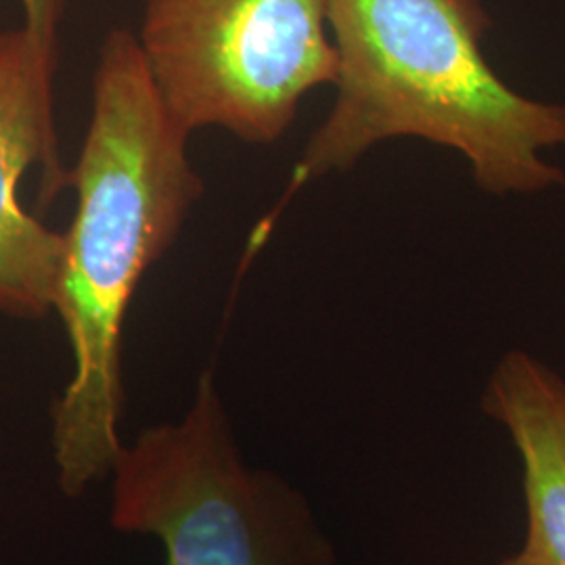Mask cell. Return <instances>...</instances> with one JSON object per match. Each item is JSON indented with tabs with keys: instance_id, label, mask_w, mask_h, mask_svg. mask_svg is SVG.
<instances>
[{
	"instance_id": "1",
	"label": "cell",
	"mask_w": 565,
	"mask_h": 565,
	"mask_svg": "<svg viewBox=\"0 0 565 565\" xmlns=\"http://www.w3.org/2000/svg\"><path fill=\"white\" fill-rule=\"evenodd\" d=\"M189 135L166 111L137 36L114 30L93 78V116L67 182L78 207L63 233L55 308L74 377L53 406L57 482L78 499L121 450V327L142 275L174 242L202 181Z\"/></svg>"
},
{
	"instance_id": "2",
	"label": "cell",
	"mask_w": 565,
	"mask_h": 565,
	"mask_svg": "<svg viewBox=\"0 0 565 565\" xmlns=\"http://www.w3.org/2000/svg\"><path fill=\"white\" fill-rule=\"evenodd\" d=\"M338 97L291 174L342 172L377 142L415 137L459 151L488 195L564 184L546 149L565 147V105L530 99L488 63L482 0H324Z\"/></svg>"
},
{
	"instance_id": "3",
	"label": "cell",
	"mask_w": 565,
	"mask_h": 565,
	"mask_svg": "<svg viewBox=\"0 0 565 565\" xmlns=\"http://www.w3.org/2000/svg\"><path fill=\"white\" fill-rule=\"evenodd\" d=\"M109 478V524L162 541L166 565H338L302 490L245 461L212 373L181 422L121 446Z\"/></svg>"
},
{
	"instance_id": "4",
	"label": "cell",
	"mask_w": 565,
	"mask_h": 565,
	"mask_svg": "<svg viewBox=\"0 0 565 565\" xmlns=\"http://www.w3.org/2000/svg\"><path fill=\"white\" fill-rule=\"evenodd\" d=\"M324 0H147L137 36L170 118L186 135L224 128L273 142L338 53Z\"/></svg>"
},
{
	"instance_id": "5",
	"label": "cell",
	"mask_w": 565,
	"mask_h": 565,
	"mask_svg": "<svg viewBox=\"0 0 565 565\" xmlns=\"http://www.w3.org/2000/svg\"><path fill=\"white\" fill-rule=\"evenodd\" d=\"M57 42L25 25L0 32V312L41 319L55 308L63 233L20 202V182L41 166L44 198L67 184L53 120Z\"/></svg>"
},
{
	"instance_id": "6",
	"label": "cell",
	"mask_w": 565,
	"mask_h": 565,
	"mask_svg": "<svg viewBox=\"0 0 565 565\" xmlns=\"http://www.w3.org/2000/svg\"><path fill=\"white\" fill-rule=\"evenodd\" d=\"M480 404L505 429L522 463L520 551L532 565H565L564 377L524 350H509L494 364Z\"/></svg>"
},
{
	"instance_id": "7",
	"label": "cell",
	"mask_w": 565,
	"mask_h": 565,
	"mask_svg": "<svg viewBox=\"0 0 565 565\" xmlns=\"http://www.w3.org/2000/svg\"><path fill=\"white\" fill-rule=\"evenodd\" d=\"M25 18V28L46 41L57 42L63 0H18Z\"/></svg>"
},
{
	"instance_id": "8",
	"label": "cell",
	"mask_w": 565,
	"mask_h": 565,
	"mask_svg": "<svg viewBox=\"0 0 565 565\" xmlns=\"http://www.w3.org/2000/svg\"><path fill=\"white\" fill-rule=\"evenodd\" d=\"M494 565H532L527 559H525L524 553L522 551H518V553H511L509 557L505 559H501V562H497Z\"/></svg>"
}]
</instances>
